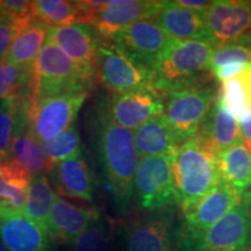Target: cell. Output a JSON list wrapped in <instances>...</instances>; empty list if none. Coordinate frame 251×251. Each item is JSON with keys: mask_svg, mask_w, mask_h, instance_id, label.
I'll return each instance as SVG.
<instances>
[{"mask_svg": "<svg viewBox=\"0 0 251 251\" xmlns=\"http://www.w3.org/2000/svg\"><path fill=\"white\" fill-rule=\"evenodd\" d=\"M176 4L183 8L190 9V11L202 13L213 4V1H207V0H176Z\"/></svg>", "mask_w": 251, "mask_h": 251, "instance_id": "cell-38", "label": "cell"}, {"mask_svg": "<svg viewBox=\"0 0 251 251\" xmlns=\"http://www.w3.org/2000/svg\"><path fill=\"white\" fill-rule=\"evenodd\" d=\"M49 42L55 43L76 64L97 75V48L99 37L89 25L50 28Z\"/></svg>", "mask_w": 251, "mask_h": 251, "instance_id": "cell-16", "label": "cell"}, {"mask_svg": "<svg viewBox=\"0 0 251 251\" xmlns=\"http://www.w3.org/2000/svg\"><path fill=\"white\" fill-rule=\"evenodd\" d=\"M0 251H8L7 248L5 247V244L1 242V240H0Z\"/></svg>", "mask_w": 251, "mask_h": 251, "instance_id": "cell-40", "label": "cell"}, {"mask_svg": "<svg viewBox=\"0 0 251 251\" xmlns=\"http://www.w3.org/2000/svg\"><path fill=\"white\" fill-rule=\"evenodd\" d=\"M164 1L157 0H111L97 15L91 27L100 40H109L111 36L144 19H152L158 13Z\"/></svg>", "mask_w": 251, "mask_h": 251, "instance_id": "cell-14", "label": "cell"}, {"mask_svg": "<svg viewBox=\"0 0 251 251\" xmlns=\"http://www.w3.org/2000/svg\"><path fill=\"white\" fill-rule=\"evenodd\" d=\"M90 92H69L30 100L29 127L41 143L54 140L75 125Z\"/></svg>", "mask_w": 251, "mask_h": 251, "instance_id": "cell-8", "label": "cell"}, {"mask_svg": "<svg viewBox=\"0 0 251 251\" xmlns=\"http://www.w3.org/2000/svg\"><path fill=\"white\" fill-rule=\"evenodd\" d=\"M31 19H14L0 12V64L5 62L19 31Z\"/></svg>", "mask_w": 251, "mask_h": 251, "instance_id": "cell-35", "label": "cell"}, {"mask_svg": "<svg viewBox=\"0 0 251 251\" xmlns=\"http://www.w3.org/2000/svg\"><path fill=\"white\" fill-rule=\"evenodd\" d=\"M208 75L166 94L164 117L170 126L177 146L199 133L219 97Z\"/></svg>", "mask_w": 251, "mask_h": 251, "instance_id": "cell-5", "label": "cell"}, {"mask_svg": "<svg viewBox=\"0 0 251 251\" xmlns=\"http://www.w3.org/2000/svg\"><path fill=\"white\" fill-rule=\"evenodd\" d=\"M41 144L48 157L51 168L58 163L78 157L83 153L80 135L76 125L71 126L68 130H65L56 139L42 142Z\"/></svg>", "mask_w": 251, "mask_h": 251, "instance_id": "cell-32", "label": "cell"}, {"mask_svg": "<svg viewBox=\"0 0 251 251\" xmlns=\"http://www.w3.org/2000/svg\"><path fill=\"white\" fill-rule=\"evenodd\" d=\"M247 251H251V246L249 247V248H248V250Z\"/></svg>", "mask_w": 251, "mask_h": 251, "instance_id": "cell-41", "label": "cell"}, {"mask_svg": "<svg viewBox=\"0 0 251 251\" xmlns=\"http://www.w3.org/2000/svg\"><path fill=\"white\" fill-rule=\"evenodd\" d=\"M33 178L14 162H0V216L23 214Z\"/></svg>", "mask_w": 251, "mask_h": 251, "instance_id": "cell-22", "label": "cell"}, {"mask_svg": "<svg viewBox=\"0 0 251 251\" xmlns=\"http://www.w3.org/2000/svg\"><path fill=\"white\" fill-rule=\"evenodd\" d=\"M219 157L218 149L200 134L180 144L172 155L177 205L184 214L221 181Z\"/></svg>", "mask_w": 251, "mask_h": 251, "instance_id": "cell-2", "label": "cell"}, {"mask_svg": "<svg viewBox=\"0 0 251 251\" xmlns=\"http://www.w3.org/2000/svg\"><path fill=\"white\" fill-rule=\"evenodd\" d=\"M54 191L49 178L46 175H40L31 179L28 200L24 214L31 221L36 222L41 227L48 230V222L54 202Z\"/></svg>", "mask_w": 251, "mask_h": 251, "instance_id": "cell-29", "label": "cell"}, {"mask_svg": "<svg viewBox=\"0 0 251 251\" xmlns=\"http://www.w3.org/2000/svg\"><path fill=\"white\" fill-rule=\"evenodd\" d=\"M8 159L23 168L31 178L48 174L51 169L42 144L31 133L28 118L23 119L18 126Z\"/></svg>", "mask_w": 251, "mask_h": 251, "instance_id": "cell-21", "label": "cell"}, {"mask_svg": "<svg viewBox=\"0 0 251 251\" xmlns=\"http://www.w3.org/2000/svg\"><path fill=\"white\" fill-rule=\"evenodd\" d=\"M50 184L59 196L92 201L94 179L91 169L83 155L63 161L48 172Z\"/></svg>", "mask_w": 251, "mask_h": 251, "instance_id": "cell-19", "label": "cell"}, {"mask_svg": "<svg viewBox=\"0 0 251 251\" xmlns=\"http://www.w3.org/2000/svg\"><path fill=\"white\" fill-rule=\"evenodd\" d=\"M97 75L76 64L52 42H47L33 64L31 98L39 100L69 92H90Z\"/></svg>", "mask_w": 251, "mask_h": 251, "instance_id": "cell-3", "label": "cell"}, {"mask_svg": "<svg viewBox=\"0 0 251 251\" xmlns=\"http://www.w3.org/2000/svg\"><path fill=\"white\" fill-rule=\"evenodd\" d=\"M208 42L214 47L230 45L251 35V1L214 0L202 12Z\"/></svg>", "mask_w": 251, "mask_h": 251, "instance_id": "cell-11", "label": "cell"}, {"mask_svg": "<svg viewBox=\"0 0 251 251\" xmlns=\"http://www.w3.org/2000/svg\"><path fill=\"white\" fill-rule=\"evenodd\" d=\"M219 98L237 119L251 112V65L222 81Z\"/></svg>", "mask_w": 251, "mask_h": 251, "instance_id": "cell-28", "label": "cell"}, {"mask_svg": "<svg viewBox=\"0 0 251 251\" xmlns=\"http://www.w3.org/2000/svg\"><path fill=\"white\" fill-rule=\"evenodd\" d=\"M50 27L37 19H31L19 31L5 62L27 68L31 67L48 42Z\"/></svg>", "mask_w": 251, "mask_h": 251, "instance_id": "cell-26", "label": "cell"}, {"mask_svg": "<svg viewBox=\"0 0 251 251\" xmlns=\"http://www.w3.org/2000/svg\"><path fill=\"white\" fill-rule=\"evenodd\" d=\"M31 84L24 86L0 102V162L7 161L18 126L29 117Z\"/></svg>", "mask_w": 251, "mask_h": 251, "instance_id": "cell-23", "label": "cell"}, {"mask_svg": "<svg viewBox=\"0 0 251 251\" xmlns=\"http://www.w3.org/2000/svg\"><path fill=\"white\" fill-rule=\"evenodd\" d=\"M175 41H208L202 13L180 7L176 1H164L152 18Z\"/></svg>", "mask_w": 251, "mask_h": 251, "instance_id": "cell-20", "label": "cell"}, {"mask_svg": "<svg viewBox=\"0 0 251 251\" xmlns=\"http://www.w3.org/2000/svg\"><path fill=\"white\" fill-rule=\"evenodd\" d=\"M164 99L158 91L148 89L103 99L106 111L115 124L135 131L151 119L164 113Z\"/></svg>", "mask_w": 251, "mask_h": 251, "instance_id": "cell-13", "label": "cell"}, {"mask_svg": "<svg viewBox=\"0 0 251 251\" xmlns=\"http://www.w3.org/2000/svg\"><path fill=\"white\" fill-rule=\"evenodd\" d=\"M219 164L221 180L243 196L251 186V152L246 144L240 141L220 152Z\"/></svg>", "mask_w": 251, "mask_h": 251, "instance_id": "cell-27", "label": "cell"}, {"mask_svg": "<svg viewBox=\"0 0 251 251\" xmlns=\"http://www.w3.org/2000/svg\"><path fill=\"white\" fill-rule=\"evenodd\" d=\"M175 208L143 212L125 227L126 251H174Z\"/></svg>", "mask_w": 251, "mask_h": 251, "instance_id": "cell-12", "label": "cell"}, {"mask_svg": "<svg viewBox=\"0 0 251 251\" xmlns=\"http://www.w3.org/2000/svg\"><path fill=\"white\" fill-rule=\"evenodd\" d=\"M99 211L72 203L56 193L48 222V233L54 242L72 246Z\"/></svg>", "mask_w": 251, "mask_h": 251, "instance_id": "cell-18", "label": "cell"}, {"mask_svg": "<svg viewBox=\"0 0 251 251\" xmlns=\"http://www.w3.org/2000/svg\"><path fill=\"white\" fill-rule=\"evenodd\" d=\"M0 12L14 19H30L31 1L26 0H4L0 1Z\"/></svg>", "mask_w": 251, "mask_h": 251, "instance_id": "cell-36", "label": "cell"}, {"mask_svg": "<svg viewBox=\"0 0 251 251\" xmlns=\"http://www.w3.org/2000/svg\"><path fill=\"white\" fill-rule=\"evenodd\" d=\"M107 41L128 58L150 72L175 42L153 19H144L129 25Z\"/></svg>", "mask_w": 251, "mask_h": 251, "instance_id": "cell-10", "label": "cell"}, {"mask_svg": "<svg viewBox=\"0 0 251 251\" xmlns=\"http://www.w3.org/2000/svg\"><path fill=\"white\" fill-rule=\"evenodd\" d=\"M0 240L8 251H55L48 230L24 213L0 216Z\"/></svg>", "mask_w": 251, "mask_h": 251, "instance_id": "cell-17", "label": "cell"}, {"mask_svg": "<svg viewBox=\"0 0 251 251\" xmlns=\"http://www.w3.org/2000/svg\"><path fill=\"white\" fill-rule=\"evenodd\" d=\"M31 15L50 28L79 24V14L75 1L69 0H34Z\"/></svg>", "mask_w": 251, "mask_h": 251, "instance_id": "cell-30", "label": "cell"}, {"mask_svg": "<svg viewBox=\"0 0 251 251\" xmlns=\"http://www.w3.org/2000/svg\"><path fill=\"white\" fill-rule=\"evenodd\" d=\"M241 201L242 196L221 180L191 211L185 213L180 231L186 234L201 233L233 211Z\"/></svg>", "mask_w": 251, "mask_h": 251, "instance_id": "cell-15", "label": "cell"}, {"mask_svg": "<svg viewBox=\"0 0 251 251\" xmlns=\"http://www.w3.org/2000/svg\"><path fill=\"white\" fill-rule=\"evenodd\" d=\"M214 51L208 41H175L153 65V89L162 96L201 79L209 72Z\"/></svg>", "mask_w": 251, "mask_h": 251, "instance_id": "cell-4", "label": "cell"}, {"mask_svg": "<svg viewBox=\"0 0 251 251\" xmlns=\"http://www.w3.org/2000/svg\"><path fill=\"white\" fill-rule=\"evenodd\" d=\"M238 120V127H240V136L242 142L251 152V112H248Z\"/></svg>", "mask_w": 251, "mask_h": 251, "instance_id": "cell-37", "label": "cell"}, {"mask_svg": "<svg viewBox=\"0 0 251 251\" xmlns=\"http://www.w3.org/2000/svg\"><path fill=\"white\" fill-rule=\"evenodd\" d=\"M234 65H251V35L230 43L214 48L209 61V72Z\"/></svg>", "mask_w": 251, "mask_h": 251, "instance_id": "cell-33", "label": "cell"}, {"mask_svg": "<svg viewBox=\"0 0 251 251\" xmlns=\"http://www.w3.org/2000/svg\"><path fill=\"white\" fill-rule=\"evenodd\" d=\"M198 134L208 140L219 152L242 141L237 118L226 107L219 97Z\"/></svg>", "mask_w": 251, "mask_h": 251, "instance_id": "cell-25", "label": "cell"}, {"mask_svg": "<svg viewBox=\"0 0 251 251\" xmlns=\"http://www.w3.org/2000/svg\"><path fill=\"white\" fill-rule=\"evenodd\" d=\"M89 127L93 148L115 208L121 215L128 214L133 201L135 174L140 162L135 148L134 131L112 120L103 100L97 103Z\"/></svg>", "mask_w": 251, "mask_h": 251, "instance_id": "cell-1", "label": "cell"}, {"mask_svg": "<svg viewBox=\"0 0 251 251\" xmlns=\"http://www.w3.org/2000/svg\"><path fill=\"white\" fill-rule=\"evenodd\" d=\"M112 226L101 213L91 220L86 228L78 235L72 251H111Z\"/></svg>", "mask_w": 251, "mask_h": 251, "instance_id": "cell-31", "label": "cell"}, {"mask_svg": "<svg viewBox=\"0 0 251 251\" xmlns=\"http://www.w3.org/2000/svg\"><path fill=\"white\" fill-rule=\"evenodd\" d=\"M33 79V65L31 67H20L4 62L0 64V102L8 96L29 85Z\"/></svg>", "mask_w": 251, "mask_h": 251, "instance_id": "cell-34", "label": "cell"}, {"mask_svg": "<svg viewBox=\"0 0 251 251\" xmlns=\"http://www.w3.org/2000/svg\"><path fill=\"white\" fill-rule=\"evenodd\" d=\"M241 202H242V205L246 207V209L250 213L251 215V186L243 193L242 201Z\"/></svg>", "mask_w": 251, "mask_h": 251, "instance_id": "cell-39", "label": "cell"}, {"mask_svg": "<svg viewBox=\"0 0 251 251\" xmlns=\"http://www.w3.org/2000/svg\"><path fill=\"white\" fill-rule=\"evenodd\" d=\"M96 64L97 76L114 94L153 89L151 72L128 58L109 41L99 39Z\"/></svg>", "mask_w": 251, "mask_h": 251, "instance_id": "cell-9", "label": "cell"}, {"mask_svg": "<svg viewBox=\"0 0 251 251\" xmlns=\"http://www.w3.org/2000/svg\"><path fill=\"white\" fill-rule=\"evenodd\" d=\"M251 246V215L242 202L201 233L176 234L174 251H247Z\"/></svg>", "mask_w": 251, "mask_h": 251, "instance_id": "cell-6", "label": "cell"}, {"mask_svg": "<svg viewBox=\"0 0 251 251\" xmlns=\"http://www.w3.org/2000/svg\"><path fill=\"white\" fill-rule=\"evenodd\" d=\"M134 142L140 158L174 155L178 148L164 114L151 119L135 130Z\"/></svg>", "mask_w": 251, "mask_h": 251, "instance_id": "cell-24", "label": "cell"}, {"mask_svg": "<svg viewBox=\"0 0 251 251\" xmlns=\"http://www.w3.org/2000/svg\"><path fill=\"white\" fill-rule=\"evenodd\" d=\"M134 199L147 213L177 205L172 155L140 158L134 178Z\"/></svg>", "mask_w": 251, "mask_h": 251, "instance_id": "cell-7", "label": "cell"}]
</instances>
